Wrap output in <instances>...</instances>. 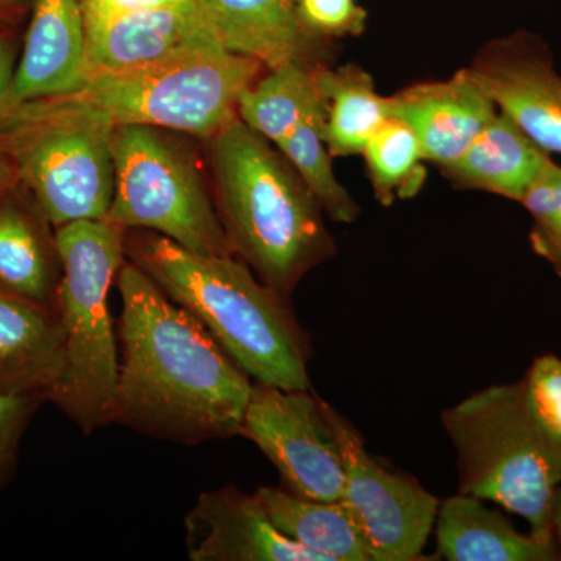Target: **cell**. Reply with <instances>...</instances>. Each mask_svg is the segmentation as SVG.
<instances>
[{
    "mask_svg": "<svg viewBox=\"0 0 561 561\" xmlns=\"http://www.w3.org/2000/svg\"><path fill=\"white\" fill-rule=\"evenodd\" d=\"M242 437L275 465L284 489L313 501H342L345 470L337 443L309 390L253 382Z\"/></svg>",
    "mask_w": 561,
    "mask_h": 561,
    "instance_id": "obj_10",
    "label": "cell"
},
{
    "mask_svg": "<svg viewBox=\"0 0 561 561\" xmlns=\"http://www.w3.org/2000/svg\"><path fill=\"white\" fill-rule=\"evenodd\" d=\"M44 402L35 394H0V489L13 478L22 437Z\"/></svg>",
    "mask_w": 561,
    "mask_h": 561,
    "instance_id": "obj_26",
    "label": "cell"
},
{
    "mask_svg": "<svg viewBox=\"0 0 561 561\" xmlns=\"http://www.w3.org/2000/svg\"><path fill=\"white\" fill-rule=\"evenodd\" d=\"M297 5L305 27L320 38L360 35L367 22L357 0H297Z\"/></svg>",
    "mask_w": 561,
    "mask_h": 561,
    "instance_id": "obj_27",
    "label": "cell"
},
{
    "mask_svg": "<svg viewBox=\"0 0 561 561\" xmlns=\"http://www.w3.org/2000/svg\"><path fill=\"white\" fill-rule=\"evenodd\" d=\"M280 534L323 561H371L364 535L343 501H313L286 489L254 491Z\"/></svg>",
    "mask_w": 561,
    "mask_h": 561,
    "instance_id": "obj_21",
    "label": "cell"
},
{
    "mask_svg": "<svg viewBox=\"0 0 561 561\" xmlns=\"http://www.w3.org/2000/svg\"><path fill=\"white\" fill-rule=\"evenodd\" d=\"M62 276L58 316L66 364L50 394L70 421L90 435L110 424L119 354L108 295L125 260V230L106 220H81L55 230Z\"/></svg>",
    "mask_w": 561,
    "mask_h": 561,
    "instance_id": "obj_5",
    "label": "cell"
},
{
    "mask_svg": "<svg viewBox=\"0 0 561 561\" xmlns=\"http://www.w3.org/2000/svg\"><path fill=\"white\" fill-rule=\"evenodd\" d=\"M438 556L448 561H557L556 541L516 530L485 501L459 493L440 502L435 522Z\"/></svg>",
    "mask_w": 561,
    "mask_h": 561,
    "instance_id": "obj_19",
    "label": "cell"
},
{
    "mask_svg": "<svg viewBox=\"0 0 561 561\" xmlns=\"http://www.w3.org/2000/svg\"><path fill=\"white\" fill-rule=\"evenodd\" d=\"M552 531L561 552V482L557 486L556 496H553L552 502Z\"/></svg>",
    "mask_w": 561,
    "mask_h": 561,
    "instance_id": "obj_35",
    "label": "cell"
},
{
    "mask_svg": "<svg viewBox=\"0 0 561 561\" xmlns=\"http://www.w3.org/2000/svg\"><path fill=\"white\" fill-rule=\"evenodd\" d=\"M373 190L382 205L394 198H411L426 181L424 154L409 125L390 117L368 140L364 151Z\"/></svg>",
    "mask_w": 561,
    "mask_h": 561,
    "instance_id": "obj_24",
    "label": "cell"
},
{
    "mask_svg": "<svg viewBox=\"0 0 561 561\" xmlns=\"http://www.w3.org/2000/svg\"><path fill=\"white\" fill-rule=\"evenodd\" d=\"M113 125L90 114L28 102L0 117V144L18 183L51 227L105 220L114 195Z\"/></svg>",
    "mask_w": 561,
    "mask_h": 561,
    "instance_id": "obj_8",
    "label": "cell"
},
{
    "mask_svg": "<svg viewBox=\"0 0 561 561\" xmlns=\"http://www.w3.org/2000/svg\"><path fill=\"white\" fill-rule=\"evenodd\" d=\"M192 561H323L276 529L256 494L205 491L184 518Z\"/></svg>",
    "mask_w": 561,
    "mask_h": 561,
    "instance_id": "obj_13",
    "label": "cell"
},
{
    "mask_svg": "<svg viewBox=\"0 0 561 561\" xmlns=\"http://www.w3.org/2000/svg\"><path fill=\"white\" fill-rule=\"evenodd\" d=\"M61 276L55 228L18 183L0 198V295L58 313Z\"/></svg>",
    "mask_w": 561,
    "mask_h": 561,
    "instance_id": "obj_16",
    "label": "cell"
},
{
    "mask_svg": "<svg viewBox=\"0 0 561 561\" xmlns=\"http://www.w3.org/2000/svg\"><path fill=\"white\" fill-rule=\"evenodd\" d=\"M264 66L228 50L157 68L91 73L79 90L36 101L117 125H150L209 139L238 117L242 92Z\"/></svg>",
    "mask_w": 561,
    "mask_h": 561,
    "instance_id": "obj_6",
    "label": "cell"
},
{
    "mask_svg": "<svg viewBox=\"0 0 561 561\" xmlns=\"http://www.w3.org/2000/svg\"><path fill=\"white\" fill-rule=\"evenodd\" d=\"M549 158L548 151L497 110L459 160L442 172L460 190L489 192L519 203Z\"/></svg>",
    "mask_w": 561,
    "mask_h": 561,
    "instance_id": "obj_20",
    "label": "cell"
},
{
    "mask_svg": "<svg viewBox=\"0 0 561 561\" xmlns=\"http://www.w3.org/2000/svg\"><path fill=\"white\" fill-rule=\"evenodd\" d=\"M184 136L150 125L114 127V195L105 220L158 232L205 256H231L201 160Z\"/></svg>",
    "mask_w": 561,
    "mask_h": 561,
    "instance_id": "obj_7",
    "label": "cell"
},
{
    "mask_svg": "<svg viewBox=\"0 0 561 561\" xmlns=\"http://www.w3.org/2000/svg\"><path fill=\"white\" fill-rule=\"evenodd\" d=\"M324 108L301 122L289 138L276 147L294 165L328 217L351 224L360 208L332 171V154L323 139Z\"/></svg>",
    "mask_w": 561,
    "mask_h": 561,
    "instance_id": "obj_25",
    "label": "cell"
},
{
    "mask_svg": "<svg viewBox=\"0 0 561 561\" xmlns=\"http://www.w3.org/2000/svg\"><path fill=\"white\" fill-rule=\"evenodd\" d=\"M116 280L122 359L110 423L181 445L241 434L249 375L138 265L125 260Z\"/></svg>",
    "mask_w": 561,
    "mask_h": 561,
    "instance_id": "obj_1",
    "label": "cell"
},
{
    "mask_svg": "<svg viewBox=\"0 0 561 561\" xmlns=\"http://www.w3.org/2000/svg\"><path fill=\"white\" fill-rule=\"evenodd\" d=\"M524 208L529 210L535 224L549 221L561 217V165L549 158L541 171L524 192L522 201Z\"/></svg>",
    "mask_w": 561,
    "mask_h": 561,
    "instance_id": "obj_29",
    "label": "cell"
},
{
    "mask_svg": "<svg viewBox=\"0 0 561 561\" xmlns=\"http://www.w3.org/2000/svg\"><path fill=\"white\" fill-rule=\"evenodd\" d=\"M18 184V172L9 151L0 144V198Z\"/></svg>",
    "mask_w": 561,
    "mask_h": 561,
    "instance_id": "obj_34",
    "label": "cell"
},
{
    "mask_svg": "<svg viewBox=\"0 0 561 561\" xmlns=\"http://www.w3.org/2000/svg\"><path fill=\"white\" fill-rule=\"evenodd\" d=\"M323 101V139L332 157L362 154L368 140L390 119L387 98L375 80L356 65L337 69L316 68Z\"/></svg>",
    "mask_w": 561,
    "mask_h": 561,
    "instance_id": "obj_22",
    "label": "cell"
},
{
    "mask_svg": "<svg viewBox=\"0 0 561 561\" xmlns=\"http://www.w3.org/2000/svg\"><path fill=\"white\" fill-rule=\"evenodd\" d=\"M209 160L232 254L289 300L309 272L337 253L324 210L287 158L239 116L209 138Z\"/></svg>",
    "mask_w": 561,
    "mask_h": 561,
    "instance_id": "obj_3",
    "label": "cell"
},
{
    "mask_svg": "<svg viewBox=\"0 0 561 561\" xmlns=\"http://www.w3.org/2000/svg\"><path fill=\"white\" fill-rule=\"evenodd\" d=\"M530 241L535 251L561 275V217L535 224Z\"/></svg>",
    "mask_w": 561,
    "mask_h": 561,
    "instance_id": "obj_32",
    "label": "cell"
},
{
    "mask_svg": "<svg viewBox=\"0 0 561 561\" xmlns=\"http://www.w3.org/2000/svg\"><path fill=\"white\" fill-rule=\"evenodd\" d=\"M225 50L265 69L309 61L320 36L302 24L297 0H192Z\"/></svg>",
    "mask_w": 561,
    "mask_h": 561,
    "instance_id": "obj_17",
    "label": "cell"
},
{
    "mask_svg": "<svg viewBox=\"0 0 561 561\" xmlns=\"http://www.w3.org/2000/svg\"><path fill=\"white\" fill-rule=\"evenodd\" d=\"M523 381L538 419L561 440V360L553 354L537 357Z\"/></svg>",
    "mask_w": 561,
    "mask_h": 561,
    "instance_id": "obj_28",
    "label": "cell"
},
{
    "mask_svg": "<svg viewBox=\"0 0 561 561\" xmlns=\"http://www.w3.org/2000/svg\"><path fill=\"white\" fill-rule=\"evenodd\" d=\"M20 27L0 25V117L11 110V87L20 61Z\"/></svg>",
    "mask_w": 561,
    "mask_h": 561,
    "instance_id": "obj_30",
    "label": "cell"
},
{
    "mask_svg": "<svg viewBox=\"0 0 561 561\" xmlns=\"http://www.w3.org/2000/svg\"><path fill=\"white\" fill-rule=\"evenodd\" d=\"M497 110L549 154H561V76L548 44L527 31L491 39L467 66Z\"/></svg>",
    "mask_w": 561,
    "mask_h": 561,
    "instance_id": "obj_11",
    "label": "cell"
},
{
    "mask_svg": "<svg viewBox=\"0 0 561 561\" xmlns=\"http://www.w3.org/2000/svg\"><path fill=\"white\" fill-rule=\"evenodd\" d=\"M321 108L316 68L308 61H289L268 70L267 76L242 92L238 116L278 147L301 122Z\"/></svg>",
    "mask_w": 561,
    "mask_h": 561,
    "instance_id": "obj_23",
    "label": "cell"
},
{
    "mask_svg": "<svg viewBox=\"0 0 561 561\" xmlns=\"http://www.w3.org/2000/svg\"><path fill=\"white\" fill-rule=\"evenodd\" d=\"M125 257L192 313L254 382L309 390L308 334L280 297L236 256H205L149 230L125 231Z\"/></svg>",
    "mask_w": 561,
    "mask_h": 561,
    "instance_id": "obj_2",
    "label": "cell"
},
{
    "mask_svg": "<svg viewBox=\"0 0 561 561\" xmlns=\"http://www.w3.org/2000/svg\"><path fill=\"white\" fill-rule=\"evenodd\" d=\"M459 493L518 515L530 534L556 541L552 502L561 482V440L538 419L524 381L486 387L446 409Z\"/></svg>",
    "mask_w": 561,
    "mask_h": 561,
    "instance_id": "obj_4",
    "label": "cell"
},
{
    "mask_svg": "<svg viewBox=\"0 0 561 561\" xmlns=\"http://www.w3.org/2000/svg\"><path fill=\"white\" fill-rule=\"evenodd\" d=\"M84 22L108 20L135 11L161 9L181 0H80Z\"/></svg>",
    "mask_w": 561,
    "mask_h": 561,
    "instance_id": "obj_31",
    "label": "cell"
},
{
    "mask_svg": "<svg viewBox=\"0 0 561 561\" xmlns=\"http://www.w3.org/2000/svg\"><path fill=\"white\" fill-rule=\"evenodd\" d=\"M33 0H0V25L20 27L22 20L31 13Z\"/></svg>",
    "mask_w": 561,
    "mask_h": 561,
    "instance_id": "obj_33",
    "label": "cell"
},
{
    "mask_svg": "<svg viewBox=\"0 0 561 561\" xmlns=\"http://www.w3.org/2000/svg\"><path fill=\"white\" fill-rule=\"evenodd\" d=\"M84 25L88 76L157 68L225 50L192 0Z\"/></svg>",
    "mask_w": 561,
    "mask_h": 561,
    "instance_id": "obj_12",
    "label": "cell"
},
{
    "mask_svg": "<svg viewBox=\"0 0 561 561\" xmlns=\"http://www.w3.org/2000/svg\"><path fill=\"white\" fill-rule=\"evenodd\" d=\"M28 16L11 87V110L70 94L88 77L87 25L80 0H33Z\"/></svg>",
    "mask_w": 561,
    "mask_h": 561,
    "instance_id": "obj_15",
    "label": "cell"
},
{
    "mask_svg": "<svg viewBox=\"0 0 561 561\" xmlns=\"http://www.w3.org/2000/svg\"><path fill=\"white\" fill-rule=\"evenodd\" d=\"M321 411L342 456V501L364 535L371 561L426 560L423 549L440 501L419 482L373 459L353 423L323 400Z\"/></svg>",
    "mask_w": 561,
    "mask_h": 561,
    "instance_id": "obj_9",
    "label": "cell"
},
{
    "mask_svg": "<svg viewBox=\"0 0 561 561\" xmlns=\"http://www.w3.org/2000/svg\"><path fill=\"white\" fill-rule=\"evenodd\" d=\"M390 117L412 128L424 160L438 168L459 160L496 116L491 101L471 70L461 68L449 79L423 81L387 98Z\"/></svg>",
    "mask_w": 561,
    "mask_h": 561,
    "instance_id": "obj_14",
    "label": "cell"
},
{
    "mask_svg": "<svg viewBox=\"0 0 561 561\" xmlns=\"http://www.w3.org/2000/svg\"><path fill=\"white\" fill-rule=\"evenodd\" d=\"M66 364L60 316L0 295V394L50 400Z\"/></svg>",
    "mask_w": 561,
    "mask_h": 561,
    "instance_id": "obj_18",
    "label": "cell"
}]
</instances>
